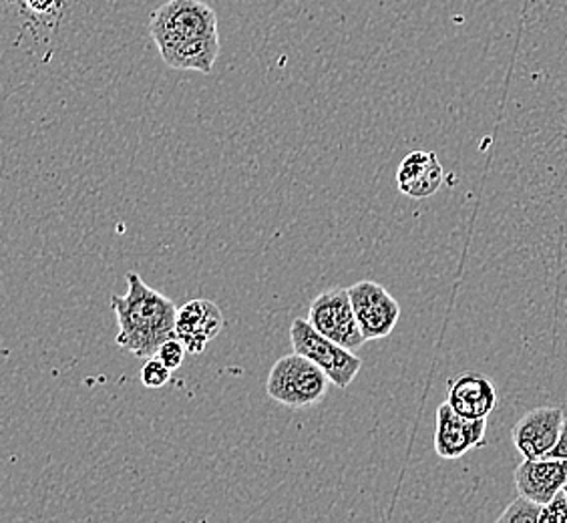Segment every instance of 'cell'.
I'll use <instances>...</instances> for the list:
<instances>
[{"label": "cell", "mask_w": 567, "mask_h": 523, "mask_svg": "<svg viewBox=\"0 0 567 523\" xmlns=\"http://www.w3.org/2000/svg\"><path fill=\"white\" fill-rule=\"evenodd\" d=\"M127 293L111 296L117 317V345L137 359H152L165 340L177 337V308L167 296L153 290L137 273H127Z\"/></svg>", "instance_id": "cell-1"}, {"label": "cell", "mask_w": 567, "mask_h": 523, "mask_svg": "<svg viewBox=\"0 0 567 523\" xmlns=\"http://www.w3.org/2000/svg\"><path fill=\"white\" fill-rule=\"evenodd\" d=\"M328 382L327 372L317 362L295 352L274 362L266 391L272 401L288 409H306L327 397Z\"/></svg>", "instance_id": "cell-2"}, {"label": "cell", "mask_w": 567, "mask_h": 523, "mask_svg": "<svg viewBox=\"0 0 567 523\" xmlns=\"http://www.w3.org/2000/svg\"><path fill=\"white\" fill-rule=\"evenodd\" d=\"M150 33L157 49L189 39L218 37V17L202 0H167L153 12Z\"/></svg>", "instance_id": "cell-3"}, {"label": "cell", "mask_w": 567, "mask_h": 523, "mask_svg": "<svg viewBox=\"0 0 567 523\" xmlns=\"http://www.w3.org/2000/svg\"><path fill=\"white\" fill-rule=\"evenodd\" d=\"M290 340L295 352L317 362L339 389H347L359 377L362 360L354 350L344 349L339 342L320 335L308 318H296L290 327Z\"/></svg>", "instance_id": "cell-4"}, {"label": "cell", "mask_w": 567, "mask_h": 523, "mask_svg": "<svg viewBox=\"0 0 567 523\" xmlns=\"http://www.w3.org/2000/svg\"><path fill=\"white\" fill-rule=\"evenodd\" d=\"M308 320L320 335L344 349L357 350L367 342L352 308L349 288H330L318 295L308 310Z\"/></svg>", "instance_id": "cell-5"}, {"label": "cell", "mask_w": 567, "mask_h": 523, "mask_svg": "<svg viewBox=\"0 0 567 523\" xmlns=\"http://www.w3.org/2000/svg\"><path fill=\"white\" fill-rule=\"evenodd\" d=\"M354 315L367 340L391 337L401 318V306L393 295L372 280H360L349 288Z\"/></svg>", "instance_id": "cell-6"}, {"label": "cell", "mask_w": 567, "mask_h": 523, "mask_svg": "<svg viewBox=\"0 0 567 523\" xmlns=\"http://www.w3.org/2000/svg\"><path fill=\"white\" fill-rule=\"evenodd\" d=\"M564 419L566 414L559 407H537L527 411L513 425V445L524 459L547 458L559 441Z\"/></svg>", "instance_id": "cell-7"}, {"label": "cell", "mask_w": 567, "mask_h": 523, "mask_svg": "<svg viewBox=\"0 0 567 523\" xmlns=\"http://www.w3.org/2000/svg\"><path fill=\"white\" fill-rule=\"evenodd\" d=\"M487 419H467L449 403L436 409L435 451L441 459H458L485 445Z\"/></svg>", "instance_id": "cell-8"}, {"label": "cell", "mask_w": 567, "mask_h": 523, "mask_svg": "<svg viewBox=\"0 0 567 523\" xmlns=\"http://www.w3.org/2000/svg\"><path fill=\"white\" fill-rule=\"evenodd\" d=\"M513 481L519 495L546 505L566 488L567 459L549 458V455L525 459L524 463H519V468L515 469Z\"/></svg>", "instance_id": "cell-9"}, {"label": "cell", "mask_w": 567, "mask_h": 523, "mask_svg": "<svg viewBox=\"0 0 567 523\" xmlns=\"http://www.w3.org/2000/svg\"><path fill=\"white\" fill-rule=\"evenodd\" d=\"M226 327V318L218 305L196 298L177 308V338L186 345L187 352L199 355Z\"/></svg>", "instance_id": "cell-10"}, {"label": "cell", "mask_w": 567, "mask_h": 523, "mask_svg": "<svg viewBox=\"0 0 567 523\" xmlns=\"http://www.w3.org/2000/svg\"><path fill=\"white\" fill-rule=\"evenodd\" d=\"M497 389L487 375L461 372L447 384V403L467 419H487L497 404Z\"/></svg>", "instance_id": "cell-11"}, {"label": "cell", "mask_w": 567, "mask_h": 523, "mask_svg": "<svg viewBox=\"0 0 567 523\" xmlns=\"http://www.w3.org/2000/svg\"><path fill=\"white\" fill-rule=\"evenodd\" d=\"M445 180L435 152H411L396 170V186L404 196L425 199L436 194Z\"/></svg>", "instance_id": "cell-12"}, {"label": "cell", "mask_w": 567, "mask_h": 523, "mask_svg": "<svg viewBox=\"0 0 567 523\" xmlns=\"http://www.w3.org/2000/svg\"><path fill=\"white\" fill-rule=\"evenodd\" d=\"M218 53L219 34L218 37L189 39V41L159 47V55L164 59L165 65L177 69V71H197L204 75L212 73Z\"/></svg>", "instance_id": "cell-13"}, {"label": "cell", "mask_w": 567, "mask_h": 523, "mask_svg": "<svg viewBox=\"0 0 567 523\" xmlns=\"http://www.w3.org/2000/svg\"><path fill=\"white\" fill-rule=\"evenodd\" d=\"M542 503L534 502L529 498L519 495L515 502L507 505V510L497 517L499 523H539L542 517Z\"/></svg>", "instance_id": "cell-14"}, {"label": "cell", "mask_w": 567, "mask_h": 523, "mask_svg": "<svg viewBox=\"0 0 567 523\" xmlns=\"http://www.w3.org/2000/svg\"><path fill=\"white\" fill-rule=\"evenodd\" d=\"M140 377H142L143 387H147V389H162L172 379V369L165 367L164 362L157 359V357H152V359L143 360Z\"/></svg>", "instance_id": "cell-15"}, {"label": "cell", "mask_w": 567, "mask_h": 523, "mask_svg": "<svg viewBox=\"0 0 567 523\" xmlns=\"http://www.w3.org/2000/svg\"><path fill=\"white\" fill-rule=\"evenodd\" d=\"M186 345L179 340V338H169V340H165L164 345L159 347L157 350V359L164 362L165 367H169L172 371H177L182 365H184V359H186Z\"/></svg>", "instance_id": "cell-16"}, {"label": "cell", "mask_w": 567, "mask_h": 523, "mask_svg": "<svg viewBox=\"0 0 567 523\" xmlns=\"http://www.w3.org/2000/svg\"><path fill=\"white\" fill-rule=\"evenodd\" d=\"M539 523H567V495L561 490L551 502L544 505Z\"/></svg>", "instance_id": "cell-17"}, {"label": "cell", "mask_w": 567, "mask_h": 523, "mask_svg": "<svg viewBox=\"0 0 567 523\" xmlns=\"http://www.w3.org/2000/svg\"><path fill=\"white\" fill-rule=\"evenodd\" d=\"M549 458L567 459V417L564 419V427H561V435L557 441L556 448L549 453Z\"/></svg>", "instance_id": "cell-18"}, {"label": "cell", "mask_w": 567, "mask_h": 523, "mask_svg": "<svg viewBox=\"0 0 567 523\" xmlns=\"http://www.w3.org/2000/svg\"><path fill=\"white\" fill-rule=\"evenodd\" d=\"M24 2L31 11L41 12V14L51 11L56 4V0H24Z\"/></svg>", "instance_id": "cell-19"}, {"label": "cell", "mask_w": 567, "mask_h": 523, "mask_svg": "<svg viewBox=\"0 0 567 523\" xmlns=\"http://www.w3.org/2000/svg\"><path fill=\"white\" fill-rule=\"evenodd\" d=\"M564 491H566V495H567V483H566V488H564Z\"/></svg>", "instance_id": "cell-20"}]
</instances>
